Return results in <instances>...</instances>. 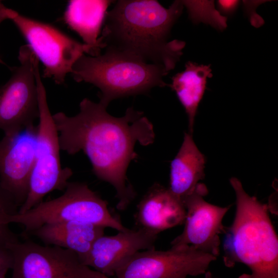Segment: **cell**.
Masks as SVG:
<instances>
[{"label":"cell","instance_id":"cell-1","mask_svg":"<svg viewBox=\"0 0 278 278\" xmlns=\"http://www.w3.org/2000/svg\"><path fill=\"white\" fill-rule=\"evenodd\" d=\"M107 108L85 98L76 115L70 116L60 112L53 117L61 150L70 155L82 151L96 177L113 186L118 199L116 207L122 211L136 195L127 177L130 163L138 158L135 146L151 144L155 133L143 112L130 107L123 116L116 117Z\"/></svg>","mask_w":278,"mask_h":278},{"label":"cell","instance_id":"cell-2","mask_svg":"<svg viewBox=\"0 0 278 278\" xmlns=\"http://www.w3.org/2000/svg\"><path fill=\"white\" fill-rule=\"evenodd\" d=\"M182 1L166 8L155 0H120L107 11L100 37L105 49L173 69L185 43L167 41L182 13Z\"/></svg>","mask_w":278,"mask_h":278},{"label":"cell","instance_id":"cell-3","mask_svg":"<svg viewBox=\"0 0 278 278\" xmlns=\"http://www.w3.org/2000/svg\"><path fill=\"white\" fill-rule=\"evenodd\" d=\"M236 195L232 223L225 229L224 265H246L250 273L238 278H278V238L269 214V207L250 196L240 181L230 180Z\"/></svg>","mask_w":278,"mask_h":278},{"label":"cell","instance_id":"cell-4","mask_svg":"<svg viewBox=\"0 0 278 278\" xmlns=\"http://www.w3.org/2000/svg\"><path fill=\"white\" fill-rule=\"evenodd\" d=\"M168 73L162 66L105 49L95 57L82 55L71 73L76 81L98 88L99 102L107 107L117 98L146 94L153 88L168 85L163 77Z\"/></svg>","mask_w":278,"mask_h":278},{"label":"cell","instance_id":"cell-5","mask_svg":"<svg viewBox=\"0 0 278 278\" xmlns=\"http://www.w3.org/2000/svg\"><path fill=\"white\" fill-rule=\"evenodd\" d=\"M63 221L92 223L118 231L127 229L111 214L106 200L80 182H69L60 196L18 212L10 219L11 223L22 225L29 234L45 224Z\"/></svg>","mask_w":278,"mask_h":278},{"label":"cell","instance_id":"cell-6","mask_svg":"<svg viewBox=\"0 0 278 278\" xmlns=\"http://www.w3.org/2000/svg\"><path fill=\"white\" fill-rule=\"evenodd\" d=\"M39 116L37 125L36 156L27 198L18 213H24L43 200L49 193L64 190L73 175L72 169L63 168L61 163L59 134L47 100L42 81L39 64L34 65Z\"/></svg>","mask_w":278,"mask_h":278},{"label":"cell","instance_id":"cell-7","mask_svg":"<svg viewBox=\"0 0 278 278\" xmlns=\"http://www.w3.org/2000/svg\"><path fill=\"white\" fill-rule=\"evenodd\" d=\"M8 19L17 27L36 57L44 65L43 77L57 84L65 81L77 60L84 53L95 57L101 50L81 43L55 26L37 21L5 7Z\"/></svg>","mask_w":278,"mask_h":278},{"label":"cell","instance_id":"cell-8","mask_svg":"<svg viewBox=\"0 0 278 278\" xmlns=\"http://www.w3.org/2000/svg\"><path fill=\"white\" fill-rule=\"evenodd\" d=\"M36 58L27 44L22 46L18 56L20 65L13 68L10 78L0 86V130L4 135L34 126L39 118Z\"/></svg>","mask_w":278,"mask_h":278},{"label":"cell","instance_id":"cell-9","mask_svg":"<svg viewBox=\"0 0 278 278\" xmlns=\"http://www.w3.org/2000/svg\"><path fill=\"white\" fill-rule=\"evenodd\" d=\"M7 248L13 257L11 278H109L67 249L20 240Z\"/></svg>","mask_w":278,"mask_h":278},{"label":"cell","instance_id":"cell-10","mask_svg":"<svg viewBox=\"0 0 278 278\" xmlns=\"http://www.w3.org/2000/svg\"><path fill=\"white\" fill-rule=\"evenodd\" d=\"M217 257L191 246L136 253L116 272L115 278H186L204 274Z\"/></svg>","mask_w":278,"mask_h":278},{"label":"cell","instance_id":"cell-11","mask_svg":"<svg viewBox=\"0 0 278 278\" xmlns=\"http://www.w3.org/2000/svg\"><path fill=\"white\" fill-rule=\"evenodd\" d=\"M207 193L206 186L199 183L183 200L186 210L184 227L170 245L171 247L191 246L217 257L220 254V235L224 234L225 229L222 220L231 206L221 207L208 203L203 198Z\"/></svg>","mask_w":278,"mask_h":278},{"label":"cell","instance_id":"cell-12","mask_svg":"<svg viewBox=\"0 0 278 278\" xmlns=\"http://www.w3.org/2000/svg\"><path fill=\"white\" fill-rule=\"evenodd\" d=\"M37 133L35 125L19 132L4 135L0 140V185L19 208L28 193L36 156Z\"/></svg>","mask_w":278,"mask_h":278},{"label":"cell","instance_id":"cell-13","mask_svg":"<svg viewBox=\"0 0 278 278\" xmlns=\"http://www.w3.org/2000/svg\"><path fill=\"white\" fill-rule=\"evenodd\" d=\"M158 235L145 229H127L114 235L104 234L93 243L83 263L107 277L136 253L154 249Z\"/></svg>","mask_w":278,"mask_h":278},{"label":"cell","instance_id":"cell-14","mask_svg":"<svg viewBox=\"0 0 278 278\" xmlns=\"http://www.w3.org/2000/svg\"><path fill=\"white\" fill-rule=\"evenodd\" d=\"M186 210L182 200L169 189L154 184L137 206L135 219L138 228L158 235L184 223Z\"/></svg>","mask_w":278,"mask_h":278},{"label":"cell","instance_id":"cell-15","mask_svg":"<svg viewBox=\"0 0 278 278\" xmlns=\"http://www.w3.org/2000/svg\"><path fill=\"white\" fill-rule=\"evenodd\" d=\"M105 229L92 223L63 221L45 224L30 234L45 245L57 246L75 252L83 263L93 243L104 234Z\"/></svg>","mask_w":278,"mask_h":278},{"label":"cell","instance_id":"cell-16","mask_svg":"<svg viewBox=\"0 0 278 278\" xmlns=\"http://www.w3.org/2000/svg\"><path fill=\"white\" fill-rule=\"evenodd\" d=\"M205 158L196 146L192 135L184 133L182 145L170 164V192L182 201L192 193L204 177Z\"/></svg>","mask_w":278,"mask_h":278},{"label":"cell","instance_id":"cell-17","mask_svg":"<svg viewBox=\"0 0 278 278\" xmlns=\"http://www.w3.org/2000/svg\"><path fill=\"white\" fill-rule=\"evenodd\" d=\"M108 0H71L68 1L63 19L76 32L84 43L100 50L105 45L99 35L107 9L113 2Z\"/></svg>","mask_w":278,"mask_h":278},{"label":"cell","instance_id":"cell-18","mask_svg":"<svg viewBox=\"0 0 278 278\" xmlns=\"http://www.w3.org/2000/svg\"><path fill=\"white\" fill-rule=\"evenodd\" d=\"M184 71L178 73L168 85L174 91L183 106L188 119V133L192 135L195 115L206 88L207 79L213 76L211 65L192 61L185 64Z\"/></svg>","mask_w":278,"mask_h":278},{"label":"cell","instance_id":"cell-19","mask_svg":"<svg viewBox=\"0 0 278 278\" xmlns=\"http://www.w3.org/2000/svg\"><path fill=\"white\" fill-rule=\"evenodd\" d=\"M19 206L0 185V248L19 241L10 229L11 218L18 212Z\"/></svg>","mask_w":278,"mask_h":278},{"label":"cell","instance_id":"cell-20","mask_svg":"<svg viewBox=\"0 0 278 278\" xmlns=\"http://www.w3.org/2000/svg\"><path fill=\"white\" fill-rule=\"evenodd\" d=\"M240 1L219 0L217 1L218 11L220 14L230 15L234 13L239 6Z\"/></svg>","mask_w":278,"mask_h":278},{"label":"cell","instance_id":"cell-21","mask_svg":"<svg viewBox=\"0 0 278 278\" xmlns=\"http://www.w3.org/2000/svg\"><path fill=\"white\" fill-rule=\"evenodd\" d=\"M13 257L7 248H0V272L11 269Z\"/></svg>","mask_w":278,"mask_h":278},{"label":"cell","instance_id":"cell-22","mask_svg":"<svg viewBox=\"0 0 278 278\" xmlns=\"http://www.w3.org/2000/svg\"><path fill=\"white\" fill-rule=\"evenodd\" d=\"M5 6L0 2V24L4 20L8 19L5 10Z\"/></svg>","mask_w":278,"mask_h":278},{"label":"cell","instance_id":"cell-23","mask_svg":"<svg viewBox=\"0 0 278 278\" xmlns=\"http://www.w3.org/2000/svg\"><path fill=\"white\" fill-rule=\"evenodd\" d=\"M204 278H216L213 276V274L210 271H207L204 274Z\"/></svg>","mask_w":278,"mask_h":278},{"label":"cell","instance_id":"cell-24","mask_svg":"<svg viewBox=\"0 0 278 278\" xmlns=\"http://www.w3.org/2000/svg\"><path fill=\"white\" fill-rule=\"evenodd\" d=\"M8 271H5L0 272V278H6V275Z\"/></svg>","mask_w":278,"mask_h":278},{"label":"cell","instance_id":"cell-25","mask_svg":"<svg viewBox=\"0 0 278 278\" xmlns=\"http://www.w3.org/2000/svg\"><path fill=\"white\" fill-rule=\"evenodd\" d=\"M0 63L1 64H5V63L3 61L2 59L0 58Z\"/></svg>","mask_w":278,"mask_h":278}]
</instances>
